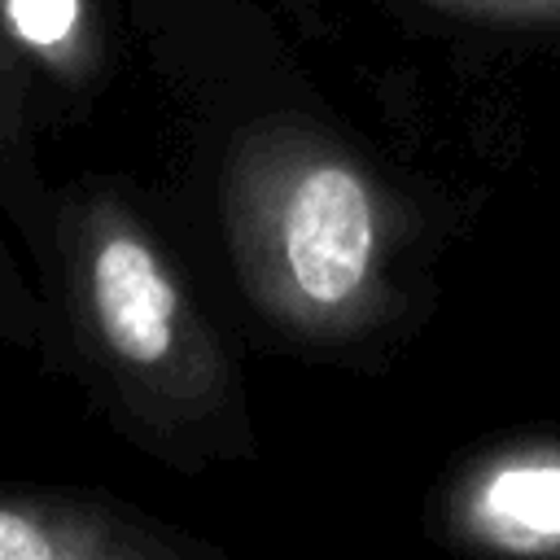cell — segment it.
<instances>
[{
    "mask_svg": "<svg viewBox=\"0 0 560 560\" xmlns=\"http://www.w3.org/2000/svg\"><path fill=\"white\" fill-rule=\"evenodd\" d=\"M39 337H44L39 302L31 298V289L22 284V276L13 271L9 254L0 249V341H13V346H39Z\"/></svg>",
    "mask_w": 560,
    "mask_h": 560,
    "instance_id": "obj_6",
    "label": "cell"
},
{
    "mask_svg": "<svg viewBox=\"0 0 560 560\" xmlns=\"http://www.w3.org/2000/svg\"><path fill=\"white\" fill-rule=\"evenodd\" d=\"M61 271L70 332L136 438L166 459L232 451L219 442H236L228 354L158 236L96 192L61 214Z\"/></svg>",
    "mask_w": 560,
    "mask_h": 560,
    "instance_id": "obj_2",
    "label": "cell"
},
{
    "mask_svg": "<svg viewBox=\"0 0 560 560\" xmlns=\"http://www.w3.org/2000/svg\"><path fill=\"white\" fill-rule=\"evenodd\" d=\"M197 551L114 503L0 490V560H158Z\"/></svg>",
    "mask_w": 560,
    "mask_h": 560,
    "instance_id": "obj_3",
    "label": "cell"
},
{
    "mask_svg": "<svg viewBox=\"0 0 560 560\" xmlns=\"http://www.w3.org/2000/svg\"><path fill=\"white\" fill-rule=\"evenodd\" d=\"M4 35L57 79H83L96 61L88 0H0Z\"/></svg>",
    "mask_w": 560,
    "mask_h": 560,
    "instance_id": "obj_4",
    "label": "cell"
},
{
    "mask_svg": "<svg viewBox=\"0 0 560 560\" xmlns=\"http://www.w3.org/2000/svg\"><path fill=\"white\" fill-rule=\"evenodd\" d=\"M223 232L245 298L293 341L337 346L381 319L385 201L332 136L302 122L245 131L223 166Z\"/></svg>",
    "mask_w": 560,
    "mask_h": 560,
    "instance_id": "obj_1",
    "label": "cell"
},
{
    "mask_svg": "<svg viewBox=\"0 0 560 560\" xmlns=\"http://www.w3.org/2000/svg\"><path fill=\"white\" fill-rule=\"evenodd\" d=\"M438 9L499 22V26H534V31H560V0H429Z\"/></svg>",
    "mask_w": 560,
    "mask_h": 560,
    "instance_id": "obj_7",
    "label": "cell"
},
{
    "mask_svg": "<svg viewBox=\"0 0 560 560\" xmlns=\"http://www.w3.org/2000/svg\"><path fill=\"white\" fill-rule=\"evenodd\" d=\"M9 70H18V48L9 44L4 22H0V127H4V122H9V114H13V96H9Z\"/></svg>",
    "mask_w": 560,
    "mask_h": 560,
    "instance_id": "obj_8",
    "label": "cell"
},
{
    "mask_svg": "<svg viewBox=\"0 0 560 560\" xmlns=\"http://www.w3.org/2000/svg\"><path fill=\"white\" fill-rule=\"evenodd\" d=\"M472 521L494 534L525 529H560V468H525L512 464L494 472L477 490Z\"/></svg>",
    "mask_w": 560,
    "mask_h": 560,
    "instance_id": "obj_5",
    "label": "cell"
}]
</instances>
